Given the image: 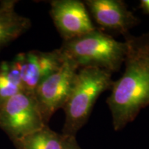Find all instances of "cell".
<instances>
[{"label":"cell","mask_w":149,"mask_h":149,"mask_svg":"<svg viewBox=\"0 0 149 149\" xmlns=\"http://www.w3.org/2000/svg\"><path fill=\"white\" fill-rule=\"evenodd\" d=\"M126 44L125 70L114 81L107 99L115 130L122 129L149 107V33L124 35Z\"/></svg>","instance_id":"cell-1"},{"label":"cell","mask_w":149,"mask_h":149,"mask_svg":"<svg viewBox=\"0 0 149 149\" xmlns=\"http://www.w3.org/2000/svg\"><path fill=\"white\" fill-rule=\"evenodd\" d=\"M59 51L78 68L93 67L113 72L125 60L126 44L97 29L72 40L64 41Z\"/></svg>","instance_id":"cell-2"},{"label":"cell","mask_w":149,"mask_h":149,"mask_svg":"<svg viewBox=\"0 0 149 149\" xmlns=\"http://www.w3.org/2000/svg\"><path fill=\"white\" fill-rule=\"evenodd\" d=\"M112 73L99 68L85 67L78 70L67 101L63 107L65 123L63 135L74 136L86 123L99 96L111 89Z\"/></svg>","instance_id":"cell-3"},{"label":"cell","mask_w":149,"mask_h":149,"mask_svg":"<svg viewBox=\"0 0 149 149\" xmlns=\"http://www.w3.org/2000/svg\"><path fill=\"white\" fill-rule=\"evenodd\" d=\"M46 125L33 93L21 92L0 106V128L12 141Z\"/></svg>","instance_id":"cell-4"},{"label":"cell","mask_w":149,"mask_h":149,"mask_svg":"<svg viewBox=\"0 0 149 149\" xmlns=\"http://www.w3.org/2000/svg\"><path fill=\"white\" fill-rule=\"evenodd\" d=\"M64 58L60 68L43 80L33 93L46 124L56 111L64 107L79 70L72 61Z\"/></svg>","instance_id":"cell-5"},{"label":"cell","mask_w":149,"mask_h":149,"mask_svg":"<svg viewBox=\"0 0 149 149\" xmlns=\"http://www.w3.org/2000/svg\"><path fill=\"white\" fill-rule=\"evenodd\" d=\"M50 15L64 41L77 38L96 29L84 3L78 0H53Z\"/></svg>","instance_id":"cell-6"},{"label":"cell","mask_w":149,"mask_h":149,"mask_svg":"<svg viewBox=\"0 0 149 149\" xmlns=\"http://www.w3.org/2000/svg\"><path fill=\"white\" fill-rule=\"evenodd\" d=\"M14 60L19 68L25 91L34 93L43 80L60 68L64 58L58 48L49 52L31 51L20 53Z\"/></svg>","instance_id":"cell-7"},{"label":"cell","mask_w":149,"mask_h":149,"mask_svg":"<svg viewBox=\"0 0 149 149\" xmlns=\"http://www.w3.org/2000/svg\"><path fill=\"white\" fill-rule=\"evenodd\" d=\"M84 4L99 26L123 35L139 22L122 0H87Z\"/></svg>","instance_id":"cell-8"},{"label":"cell","mask_w":149,"mask_h":149,"mask_svg":"<svg viewBox=\"0 0 149 149\" xmlns=\"http://www.w3.org/2000/svg\"><path fill=\"white\" fill-rule=\"evenodd\" d=\"M15 0L0 3V49L26 33L31 26V20L16 12Z\"/></svg>","instance_id":"cell-9"},{"label":"cell","mask_w":149,"mask_h":149,"mask_svg":"<svg viewBox=\"0 0 149 149\" xmlns=\"http://www.w3.org/2000/svg\"><path fill=\"white\" fill-rule=\"evenodd\" d=\"M66 137L46 125L12 141L16 149H63Z\"/></svg>","instance_id":"cell-10"},{"label":"cell","mask_w":149,"mask_h":149,"mask_svg":"<svg viewBox=\"0 0 149 149\" xmlns=\"http://www.w3.org/2000/svg\"><path fill=\"white\" fill-rule=\"evenodd\" d=\"M24 89L19 68L13 59L0 63V106Z\"/></svg>","instance_id":"cell-11"},{"label":"cell","mask_w":149,"mask_h":149,"mask_svg":"<svg viewBox=\"0 0 149 149\" xmlns=\"http://www.w3.org/2000/svg\"><path fill=\"white\" fill-rule=\"evenodd\" d=\"M63 149H81L77 144L74 136H66Z\"/></svg>","instance_id":"cell-12"},{"label":"cell","mask_w":149,"mask_h":149,"mask_svg":"<svg viewBox=\"0 0 149 149\" xmlns=\"http://www.w3.org/2000/svg\"><path fill=\"white\" fill-rule=\"evenodd\" d=\"M140 8L146 14L149 15V0L140 1Z\"/></svg>","instance_id":"cell-13"}]
</instances>
